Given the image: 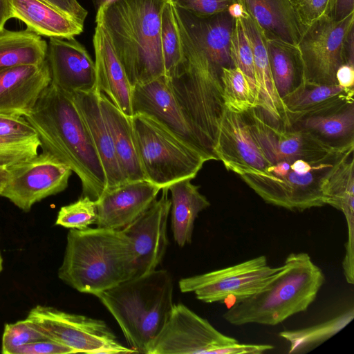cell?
<instances>
[{"instance_id":"6da1fadb","label":"cell","mask_w":354,"mask_h":354,"mask_svg":"<svg viewBox=\"0 0 354 354\" xmlns=\"http://www.w3.org/2000/svg\"><path fill=\"white\" fill-rule=\"evenodd\" d=\"M24 118L36 131L44 150L77 175L82 196L97 201L106 188V175L71 95L50 83Z\"/></svg>"},{"instance_id":"7a4b0ae2","label":"cell","mask_w":354,"mask_h":354,"mask_svg":"<svg viewBox=\"0 0 354 354\" xmlns=\"http://www.w3.org/2000/svg\"><path fill=\"white\" fill-rule=\"evenodd\" d=\"M167 0H115L96 12L132 88L165 74L160 20Z\"/></svg>"},{"instance_id":"3957f363","label":"cell","mask_w":354,"mask_h":354,"mask_svg":"<svg viewBox=\"0 0 354 354\" xmlns=\"http://www.w3.org/2000/svg\"><path fill=\"white\" fill-rule=\"evenodd\" d=\"M130 241L122 230L71 229L58 277L77 291L96 296L135 277Z\"/></svg>"},{"instance_id":"277c9868","label":"cell","mask_w":354,"mask_h":354,"mask_svg":"<svg viewBox=\"0 0 354 354\" xmlns=\"http://www.w3.org/2000/svg\"><path fill=\"white\" fill-rule=\"evenodd\" d=\"M325 282L308 253H290L276 277L252 296L233 303L223 315L232 325L276 326L306 311Z\"/></svg>"},{"instance_id":"5b68a950","label":"cell","mask_w":354,"mask_h":354,"mask_svg":"<svg viewBox=\"0 0 354 354\" xmlns=\"http://www.w3.org/2000/svg\"><path fill=\"white\" fill-rule=\"evenodd\" d=\"M176 20L185 59L173 75L167 78L204 151L212 160H216L214 149L225 107L221 68L207 57Z\"/></svg>"},{"instance_id":"8992f818","label":"cell","mask_w":354,"mask_h":354,"mask_svg":"<svg viewBox=\"0 0 354 354\" xmlns=\"http://www.w3.org/2000/svg\"><path fill=\"white\" fill-rule=\"evenodd\" d=\"M173 281L166 270L133 277L96 297L110 312L137 353H145L169 319Z\"/></svg>"},{"instance_id":"52a82bcc","label":"cell","mask_w":354,"mask_h":354,"mask_svg":"<svg viewBox=\"0 0 354 354\" xmlns=\"http://www.w3.org/2000/svg\"><path fill=\"white\" fill-rule=\"evenodd\" d=\"M354 142L320 158L298 157L268 165L263 171L240 178L266 203L290 211L324 205L322 188L327 177L346 156Z\"/></svg>"},{"instance_id":"ba28073f","label":"cell","mask_w":354,"mask_h":354,"mask_svg":"<svg viewBox=\"0 0 354 354\" xmlns=\"http://www.w3.org/2000/svg\"><path fill=\"white\" fill-rule=\"evenodd\" d=\"M131 121L145 180L161 189L192 180L207 161L152 117L137 113Z\"/></svg>"},{"instance_id":"9c48e42d","label":"cell","mask_w":354,"mask_h":354,"mask_svg":"<svg viewBox=\"0 0 354 354\" xmlns=\"http://www.w3.org/2000/svg\"><path fill=\"white\" fill-rule=\"evenodd\" d=\"M270 344H241L216 330L183 304H174L163 328L146 354H260Z\"/></svg>"},{"instance_id":"30bf717a","label":"cell","mask_w":354,"mask_h":354,"mask_svg":"<svg viewBox=\"0 0 354 354\" xmlns=\"http://www.w3.org/2000/svg\"><path fill=\"white\" fill-rule=\"evenodd\" d=\"M26 318L48 339L71 348L75 353H137L123 346L100 319L40 305L32 308Z\"/></svg>"},{"instance_id":"8fae6325","label":"cell","mask_w":354,"mask_h":354,"mask_svg":"<svg viewBox=\"0 0 354 354\" xmlns=\"http://www.w3.org/2000/svg\"><path fill=\"white\" fill-rule=\"evenodd\" d=\"M272 267L266 256H259L234 266L181 279L182 292H194L205 303H233L252 296L268 284L281 270Z\"/></svg>"},{"instance_id":"7c38bea8","label":"cell","mask_w":354,"mask_h":354,"mask_svg":"<svg viewBox=\"0 0 354 354\" xmlns=\"http://www.w3.org/2000/svg\"><path fill=\"white\" fill-rule=\"evenodd\" d=\"M353 27L354 12L339 21L324 16L304 29L298 47L304 64L305 82L337 84L336 72L345 64V39Z\"/></svg>"},{"instance_id":"4fadbf2b","label":"cell","mask_w":354,"mask_h":354,"mask_svg":"<svg viewBox=\"0 0 354 354\" xmlns=\"http://www.w3.org/2000/svg\"><path fill=\"white\" fill-rule=\"evenodd\" d=\"M8 169L9 180L1 196L26 212L35 203L64 191L72 174L46 150Z\"/></svg>"},{"instance_id":"5bb4252c","label":"cell","mask_w":354,"mask_h":354,"mask_svg":"<svg viewBox=\"0 0 354 354\" xmlns=\"http://www.w3.org/2000/svg\"><path fill=\"white\" fill-rule=\"evenodd\" d=\"M243 113L252 135L268 165L298 157H323L347 144L332 145L311 132L293 125L272 124L257 108H252Z\"/></svg>"},{"instance_id":"9a60e30c","label":"cell","mask_w":354,"mask_h":354,"mask_svg":"<svg viewBox=\"0 0 354 354\" xmlns=\"http://www.w3.org/2000/svg\"><path fill=\"white\" fill-rule=\"evenodd\" d=\"M139 217L122 230L130 241L136 277L156 270L168 245L167 220L171 207L168 187Z\"/></svg>"},{"instance_id":"2e32d148","label":"cell","mask_w":354,"mask_h":354,"mask_svg":"<svg viewBox=\"0 0 354 354\" xmlns=\"http://www.w3.org/2000/svg\"><path fill=\"white\" fill-rule=\"evenodd\" d=\"M131 108L133 115L141 113L152 117L207 161L211 160L196 138L165 75L133 86Z\"/></svg>"},{"instance_id":"e0dca14e","label":"cell","mask_w":354,"mask_h":354,"mask_svg":"<svg viewBox=\"0 0 354 354\" xmlns=\"http://www.w3.org/2000/svg\"><path fill=\"white\" fill-rule=\"evenodd\" d=\"M216 160L239 176L263 171L268 162L254 140L246 117L224 107L214 147Z\"/></svg>"},{"instance_id":"ac0fdd59","label":"cell","mask_w":354,"mask_h":354,"mask_svg":"<svg viewBox=\"0 0 354 354\" xmlns=\"http://www.w3.org/2000/svg\"><path fill=\"white\" fill-rule=\"evenodd\" d=\"M51 83L72 94L96 88L95 62L75 37H50L46 54Z\"/></svg>"},{"instance_id":"d6986e66","label":"cell","mask_w":354,"mask_h":354,"mask_svg":"<svg viewBox=\"0 0 354 354\" xmlns=\"http://www.w3.org/2000/svg\"><path fill=\"white\" fill-rule=\"evenodd\" d=\"M160 190L147 180L126 182L106 189L95 201L97 227L123 230L149 207Z\"/></svg>"},{"instance_id":"ffe728a7","label":"cell","mask_w":354,"mask_h":354,"mask_svg":"<svg viewBox=\"0 0 354 354\" xmlns=\"http://www.w3.org/2000/svg\"><path fill=\"white\" fill-rule=\"evenodd\" d=\"M51 83L48 62L0 71V113L26 116Z\"/></svg>"},{"instance_id":"44dd1931","label":"cell","mask_w":354,"mask_h":354,"mask_svg":"<svg viewBox=\"0 0 354 354\" xmlns=\"http://www.w3.org/2000/svg\"><path fill=\"white\" fill-rule=\"evenodd\" d=\"M175 15L189 35L218 67H232L231 40L236 19L225 11L197 16L174 6Z\"/></svg>"},{"instance_id":"7402d4cb","label":"cell","mask_w":354,"mask_h":354,"mask_svg":"<svg viewBox=\"0 0 354 354\" xmlns=\"http://www.w3.org/2000/svg\"><path fill=\"white\" fill-rule=\"evenodd\" d=\"M240 19L252 52L257 95L256 108L270 122L287 125L284 107L277 93L270 70L267 39L245 10Z\"/></svg>"},{"instance_id":"603a6c76","label":"cell","mask_w":354,"mask_h":354,"mask_svg":"<svg viewBox=\"0 0 354 354\" xmlns=\"http://www.w3.org/2000/svg\"><path fill=\"white\" fill-rule=\"evenodd\" d=\"M95 23L93 44L96 87L122 113L132 117V86L106 32L100 23Z\"/></svg>"},{"instance_id":"cb8c5ba5","label":"cell","mask_w":354,"mask_h":354,"mask_svg":"<svg viewBox=\"0 0 354 354\" xmlns=\"http://www.w3.org/2000/svg\"><path fill=\"white\" fill-rule=\"evenodd\" d=\"M325 205L341 211L346 218L348 239L342 261L344 277L354 281V158L353 153L346 156L330 173L322 188Z\"/></svg>"},{"instance_id":"d4e9b609","label":"cell","mask_w":354,"mask_h":354,"mask_svg":"<svg viewBox=\"0 0 354 354\" xmlns=\"http://www.w3.org/2000/svg\"><path fill=\"white\" fill-rule=\"evenodd\" d=\"M99 94L100 91L96 87L91 91L75 92L71 95L85 122L102 162L107 189L127 181L120 167L112 138L102 113Z\"/></svg>"},{"instance_id":"484cf974","label":"cell","mask_w":354,"mask_h":354,"mask_svg":"<svg viewBox=\"0 0 354 354\" xmlns=\"http://www.w3.org/2000/svg\"><path fill=\"white\" fill-rule=\"evenodd\" d=\"M354 88H345L337 84H318L304 80L282 99L288 126L312 115L340 109L353 102Z\"/></svg>"},{"instance_id":"4316f807","label":"cell","mask_w":354,"mask_h":354,"mask_svg":"<svg viewBox=\"0 0 354 354\" xmlns=\"http://www.w3.org/2000/svg\"><path fill=\"white\" fill-rule=\"evenodd\" d=\"M266 39L298 46L304 30L290 0H238Z\"/></svg>"},{"instance_id":"83f0119b","label":"cell","mask_w":354,"mask_h":354,"mask_svg":"<svg viewBox=\"0 0 354 354\" xmlns=\"http://www.w3.org/2000/svg\"><path fill=\"white\" fill-rule=\"evenodd\" d=\"M99 102L112 138L120 167L126 180H146L138 155L131 117L122 113L100 91Z\"/></svg>"},{"instance_id":"f1b7e54d","label":"cell","mask_w":354,"mask_h":354,"mask_svg":"<svg viewBox=\"0 0 354 354\" xmlns=\"http://www.w3.org/2000/svg\"><path fill=\"white\" fill-rule=\"evenodd\" d=\"M12 18L26 28L48 37L71 38L80 35L84 26L42 0H9Z\"/></svg>"},{"instance_id":"f546056e","label":"cell","mask_w":354,"mask_h":354,"mask_svg":"<svg viewBox=\"0 0 354 354\" xmlns=\"http://www.w3.org/2000/svg\"><path fill=\"white\" fill-rule=\"evenodd\" d=\"M191 180H179L168 187L171 192V230L180 247L192 242L196 218L210 205L207 198L199 192V187L192 184Z\"/></svg>"},{"instance_id":"4dcf8cb0","label":"cell","mask_w":354,"mask_h":354,"mask_svg":"<svg viewBox=\"0 0 354 354\" xmlns=\"http://www.w3.org/2000/svg\"><path fill=\"white\" fill-rule=\"evenodd\" d=\"M48 44L26 28L0 32V71L23 65H39L46 59Z\"/></svg>"},{"instance_id":"1f68e13d","label":"cell","mask_w":354,"mask_h":354,"mask_svg":"<svg viewBox=\"0 0 354 354\" xmlns=\"http://www.w3.org/2000/svg\"><path fill=\"white\" fill-rule=\"evenodd\" d=\"M268 59L277 93L282 99L304 80V64L298 46L267 39Z\"/></svg>"},{"instance_id":"d6a6232c","label":"cell","mask_w":354,"mask_h":354,"mask_svg":"<svg viewBox=\"0 0 354 354\" xmlns=\"http://www.w3.org/2000/svg\"><path fill=\"white\" fill-rule=\"evenodd\" d=\"M292 125L310 131L332 145L354 141V104L349 103L333 112L302 118Z\"/></svg>"},{"instance_id":"836d02e7","label":"cell","mask_w":354,"mask_h":354,"mask_svg":"<svg viewBox=\"0 0 354 354\" xmlns=\"http://www.w3.org/2000/svg\"><path fill=\"white\" fill-rule=\"evenodd\" d=\"M354 317L353 308L316 325L297 330H283L281 338L289 343V353L308 352L339 332Z\"/></svg>"},{"instance_id":"e575fe53","label":"cell","mask_w":354,"mask_h":354,"mask_svg":"<svg viewBox=\"0 0 354 354\" xmlns=\"http://www.w3.org/2000/svg\"><path fill=\"white\" fill-rule=\"evenodd\" d=\"M160 43L164 75L170 78L183 62L185 56L174 7L169 0L165 3L161 15Z\"/></svg>"},{"instance_id":"d590c367","label":"cell","mask_w":354,"mask_h":354,"mask_svg":"<svg viewBox=\"0 0 354 354\" xmlns=\"http://www.w3.org/2000/svg\"><path fill=\"white\" fill-rule=\"evenodd\" d=\"M221 79L225 107L242 113L257 107V95L239 68H221Z\"/></svg>"},{"instance_id":"8d00e7d4","label":"cell","mask_w":354,"mask_h":354,"mask_svg":"<svg viewBox=\"0 0 354 354\" xmlns=\"http://www.w3.org/2000/svg\"><path fill=\"white\" fill-rule=\"evenodd\" d=\"M96 202L87 196L60 208L55 224L66 228L85 230L97 222Z\"/></svg>"},{"instance_id":"74e56055","label":"cell","mask_w":354,"mask_h":354,"mask_svg":"<svg viewBox=\"0 0 354 354\" xmlns=\"http://www.w3.org/2000/svg\"><path fill=\"white\" fill-rule=\"evenodd\" d=\"M231 58L233 66L243 72L257 95L252 52L240 18L236 19L232 36Z\"/></svg>"},{"instance_id":"f35d334b","label":"cell","mask_w":354,"mask_h":354,"mask_svg":"<svg viewBox=\"0 0 354 354\" xmlns=\"http://www.w3.org/2000/svg\"><path fill=\"white\" fill-rule=\"evenodd\" d=\"M41 143L38 136L8 138L0 136V166L9 167L38 154Z\"/></svg>"},{"instance_id":"ab89813d","label":"cell","mask_w":354,"mask_h":354,"mask_svg":"<svg viewBox=\"0 0 354 354\" xmlns=\"http://www.w3.org/2000/svg\"><path fill=\"white\" fill-rule=\"evenodd\" d=\"M48 337L28 319L5 325L1 353L13 354L19 347Z\"/></svg>"},{"instance_id":"60d3db41","label":"cell","mask_w":354,"mask_h":354,"mask_svg":"<svg viewBox=\"0 0 354 354\" xmlns=\"http://www.w3.org/2000/svg\"><path fill=\"white\" fill-rule=\"evenodd\" d=\"M290 1L304 28L322 17H331L335 5V0Z\"/></svg>"},{"instance_id":"b9f144b4","label":"cell","mask_w":354,"mask_h":354,"mask_svg":"<svg viewBox=\"0 0 354 354\" xmlns=\"http://www.w3.org/2000/svg\"><path fill=\"white\" fill-rule=\"evenodd\" d=\"M176 8L197 16H209L227 11L238 0H169Z\"/></svg>"},{"instance_id":"7bdbcfd3","label":"cell","mask_w":354,"mask_h":354,"mask_svg":"<svg viewBox=\"0 0 354 354\" xmlns=\"http://www.w3.org/2000/svg\"><path fill=\"white\" fill-rule=\"evenodd\" d=\"M0 136L30 138L37 135L24 117L0 113Z\"/></svg>"},{"instance_id":"ee69618b","label":"cell","mask_w":354,"mask_h":354,"mask_svg":"<svg viewBox=\"0 0 354 354\" xmlns=\"http://www.w3.org/2000/svg\"><path fill=\"white\" fill-rule=\"evenodd\" d=\"M75 353L71 348L50 339H41L16 349L13 354Z\"/></svg>"},{"instance_id":"f6af8a7d","label":"cell","mask_w":354,"mask_h":354,"mask_svg":"<svg viewBox=\"0 0 354 354\" xmlns=\"http://www.w3.org/2000/svg\"><path fill=\"white\" fill-rule=\"evenodd\" d=\"M76 22L84 26L87 11L77 0H42Z\"/></svg>"},{"instance_id":"bcb514c9","label":"cell","mask_w":354,"mask_h":354,"mask_svg":"<svg viewBox=\"0 0 354 354\" xmlns=\"http://www.w3.org/2000/svg\"><path fill=\"white\" fill-rule=\"evenodd\" d=\"M335 78L337 84L345 88H354V65L343 64L337 69Z\"/></svg>"},{"instance_id":"7dc6e473","label":"cell","mask_w":354,"mask_h":354,"mask_svg":"<svg viewBox=\"0 0 354 354\" xmlns=\"http://www.w3.org/2000/svg\"><path fill=\"white\" fill-rule=\"evenodd\" d=\"M354 12V0H335L331 17L335 20H341Z\"/></svg>"},{"instance_id":"c3c4849f","label":"cell","mask_w":354,"mask_h":354,"mask_svg":"<svg viewBox=\"0 0 354 354\" xmlns=\"http://www.w3.org/2000/svg\"><path fill=\"white\" fill-rule=\"evenodd\" d=\"M354 27L348 33L344 46L345 63L354 65Z\"/></svg>"},{"instance_id":"681fc988","label":"cell","mask_w":354,"mask_h":354,"mask_svg":"<svg viewBox=\"0 0 354 354\" xmlns=\"http://www.w3.org/2000/svg\"><path fill=\"white\" fill-rule=\"evenodd\" d=\"M10 19H12V16L9 0H0V32Z\"/></svg>"},{"instance_id":"f907efd6","label":"cell","mask_w":354,"mask_h":354,"mask_svg":"<svg viewBox=\"0 0 354 354\" xmlns=\"http://www.w3.org/2000/svg\"><path fill=\"white\" fill-rule=\"evenodd\" d=\"M9 169L7 167L0 166V196L5 190L9 180Z\"/></svg>"},{"instance_id":"816d5d0a","label":"cell","mask_w":354,"mask_h":354,"mask_svg":"<svg viewBox=\"0 0 354 354\" xmlns=\"http://www.w3.org/2000/svg\"><path fill=\"white\" fill-rule=\"evenodd\" d=\"M227 11L235 19L241 17L245 12V10L239 1L232 4Z\"/></svg>"},{"instance_id":"f5cc1de1","label":"cell","mask_w":354,"mask_h":354,"mask_svg":"<svg viewBox=\"0 0 354 354\" xmlns=\"http://www.w3.org/2000/svg\"><path fill=\"white\" fill-rule=\"evenodd\" d=\"M114 1L115 0H91L96 12L102 7Z\"/></svg>"},{"instance_id":"db71d44e","label":"cell","mask_w":354,"mask_h":354,"mask_svg":"<svg viewBox=\"0 0 354 354\" xmlns=\"http://www.w3.org/2000/svg\"><path fill=\"white\" fill-rule=\"evenodd\" d=\"M2 263H3L2 258H1V256L0 254V272L2 270Z\"/></svg>"}]
</instances>
